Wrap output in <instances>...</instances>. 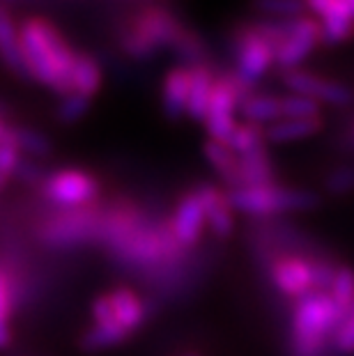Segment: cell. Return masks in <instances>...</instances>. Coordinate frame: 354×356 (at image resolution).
Returning a JSON list of instances; mask_svg holds the SVG:
<instances>
[{
  "label": "cell",
  "instance_id": "obj_1",
  "mask_svg": "<svg viewBox=\"0 0 354 356\" xmlns=\"http://www.w3.org/2000/svg\"><path fill=\"white\" fill-rule=\"evenodd\" d=\"M21 58L30 79L44 83L58 95L72 92V67L77 53L63 40V35L44 19H28L19 28Z\"/></svg>",
  "mask_w": 354,
  "mask_h": 356
},
{
  "label": "cell",
  "instance_id": "obj_2",
  "mask_svg": "<svg viewBox=\"0 0 354 356\" xmlns=\"http://www.w3.org/2000/svg\"><path fill=\"white\" fill-rule=\"evenodd\" d=\"M343 315L327 292H311L297 299L290 322V356H327Z\"/></svg>",
  "mask_w": 354,
  "mask_h": 356
},
{
  "label": "cell",
  "instance_id": "obj_3",
  "mask_svg": "<svg viewBox=\"0 0 354 356\" xmlns=\"http://www.w3.org/2000/svg\"><path fill=\"white\" fill-rule=\"evenodd\" d=\"M232 211L253 216V218H272L283 214H299L318 207V195L306 188H292L281 184H262V186H239L228 191Z\"/></svg>",
  "mask_w": 354,
  "mask_h": 356
},
{
  "label": "cell",
  "instance_id": "obj_4",
  "mask_svg": "<svg viewBox=\"0 0 354 356\" xmlns=\"http://www.w3.org/2000/svg\"><path fill=\"white\" fill-rule=\"evenodd\" d=\"M90 313H92L95 324H113L131 336L145 324L150 317V306L129 287H118V290L97 297Z\"/></svg>",
  "mask_w": 354,
  "mask_h": 356
},
{
  "label": "cell",
  "instance_id": "obj_5",
  "mask_svg": "<svg viewBox=\"0 0 354 356\" xmlns=\"http://www.w3.org/2000/svg\"><path fill=\"white\" fill-rule=\"evenodd\" d=\"M99 218L88 209H74L49 218L40 228V239L51 248H70L99 237Z\"/></svg>",
  "mask_w": 354,
  "mask_h": 356
},
{
  "label": "cell",
  "instance_id": "obj_6",
  "mask_svg": "<svg viewBox=\"0 0 354 356\" xmlns=\"http://www.w3.org/2000/svg\"><path fill=\"white\" fill-rule=\"evenodd\" d=\"M311 257L304 253H274L267 262V274L269 280L283 297L288 299H301L306 294L315 292L313 285V269H311Z\"/></svg>",
  "mask_w": 354,
  "mask_h": 356
},
{
  "label": "cell",
  "instance_id": "obj_7",
  "mask_svg": "<svg viewBox=\"0 0 354 356\" xmlns=\"http://www.w3.org/2000/svg\"><path fill=\"white\" fill-rule=\"evenodd\" d=\"M42 193L58 207L81 209L97 198L99 181L83 170H58L42 181Z\"/></svg>",
  "mask_w": 354,
  "mask_h": 356
},
{
  "label": "cell",
  "instance_id": "obj_8",
  "mask_svg": "<svg viewBox=\"0 0 354 356\" xmlns=\"http://www.w3.org/2000/svg\"><path fill=\"white\" fill-rule=\"evenodd\" d=\"M235 108H237V97H235V90H232V83L230 81H214L205 120H202L207 127L209 140L228 145L232 134H235V129H237Z\"/></svg>",
  "mask_w": 354,
  "mask_h": 356
},
{
  "label": "cell",
  "instance_id": "obj_9",
  "mask_svg": "<svg viewBox=\"0 0 354 356\" xmlns=\"http://www.w3.org/2000/svg\"><path fill=\"white\" fill-rule=\"evenodd\" d=\"M283 86L288 88L292 95L308 97V99H313L318 104L348 106L352 102L350 88H345L343 83L315 76V74L304 72V70H285Z\"/></svg>",
  "mask_w": 354,
  "mask_h": 356
},
{
  "label": "cell",
  "instance_id": "obj_10",
  "mask_svg": "<svg viewBox=\"0 0 354 356\" xmlns=\"http://www.w3.org/2000/svg\"><path fill=\"white\" fill-rule=\"evenodd\" d=\"M168 223H170L172 237L177 239V244L182 246L184 251L200 244L202 232H205V214H202L200 200H198V195H195V191L184 193L182 198H179Z\"/></svg>",
  "mask_w": 354,
  "mask_h": 356
},
{
  "label": "cell",
  "instance_id": "obj_11",
  "mask_svg": "<svg viewBox=\"0 0 354 356\" xmlns=\"http://www.w3.org/2000/svg\"><path fill=\"white\" fill-rule=\"evenodd\" d=\"M195 195L205 214V225L212 230V234H216L218 239L230 237L235 230V211L230 207L228 193H223L214 184H200L195 188Z\"/></svg>",
  "mask_w": 354,
  "mask_h": 356
},
{
  "label": "cell",
  "instance_id": "obj_12",
  "mask_svg": "<svg viewBox=\"0 0 354 356\" xmlns=\"http://www.w3.org/2000/svg\"><path fill=\"white\" fill-rule=\"evenodd\" d=\"M318 40H320V26L315 24V19L299 17L295 21V33L276 49V63L283 70H295L299 63H304L308 58V53L313 51Z\"/></svg>",
  "mask_w": 354,
  "mask_h": 356
},
{
  "label": "cell",
  "instance_id": "obj_13",
  "mask_svg": "<svg viewBox=\"0 0 354 356\" xmlns=\"http://www.w3.org/2000/svg\"><path fill=\"white\" fill-rule=\"evenodd\" d=\"M276 58V49L267 40H262L260 35L246 37L242 44V53H239V79L246 86H253L255 81L262 79Z\"/></svg>",
  "mask_w": 354,
  "mask_h": 356
},
{
  "label": "cell",
  "instance_id": "obj_14",
  "mask_svg": "<svg viewBox=\"0 0 354 356\" xmlns=\"http://www.w3.org/2000/svg\"><path fill=\"white\" fill-rule=\"evenodd\" d=\"M0 60L7 65V70L28 76L26 67H24V58H21L19 28L14 24L12 14L5 5H0Z\"/></svg>",
  "mask_w": 354,
  "mask_h": 356
},
{
  "label": "cell",
  "instance_id": "obj_15",
  "mask_svg": "<svg viewBox=\"0 0 354 356\" xmlns=\"http://www.w3.org/2000/svg\"><path fill=\"white\" fill-rule=\"evenodd\" d=\"M322 129V120L313 118V120H288L281 118L276 122L265 127V140L274 143V145H283V143H295V140H304L311 138Z\"/></svg>",
  "mask_w": 354,
  "mask_h": 356
},
{
  "label": "cell",
  "instance_id": "obj_16",
  "mask_svg": "<svg viewBox=\"0 0 354 356\" xmlns=\"http://www.w3.org/2000/svg\"><path fill=\"white\" fill-rule=\"evenodd\" d=\"M202 152H205L209 165L216 170V175L230 186V191H232V188L242 186L239 156L232 152L228 145H221V143H216V140H207L205 145H202Z\"/></svg>",
  "mask_w": 354,
  "mask_h": 356
},
{
  "label": "cell",
  "instance_id": "obj_17",
  "mask_svg": "<svg viewBox=\"0 0 354 356\" xmlns=\"http://www.w3.org/2000/svg\"><path fill=\"white\" fill-rule=\"evenodd\" d=\"M186 99H189V72H170L163 81V115L177 122L186 115Z\"/></svg>",
  "mask_w": 354,
  "mask_h": 356
},
{
  "label": "cell",
  "instance_id": "obj_18",
  "mask_svg": "<svg viewBox=\"0 0 354 356\" xmlns=\"http://www.w3.org/2000/svg\"><path fill=\"white\" fill-rule=\"evenodd\" d=\"M214 81L209 79L207 70L195 67L193 72H189V99H186V115L195 122H202L207 113L209 95H212Z\"/></svg>",
  "mask_w": 354,
  "mask_h": 356
},
{
  "label": "cell",
  "instance_id": "obj_19",
  "mask_svg": "<svg viewBox=\"0 0 354 356\" xmlns=\"http://www.w3.org/2000/svg\"><path fill=\"white\" fill-rule=\"evenodd\" d=\"M239 172H242V186H262L274 181V165L265 149L239 156Z\"/></svg>",
  "mask_w": 354,
  "mask_h": 356
},
{
  "label": "cell",
  "instance_id": "obj_20",
  "mask_svg": "<svg viewBox=\"0 0 354 356\" xmlns=\"http://www.w3.org/2000/svg\"><path fill=\"white\" fill-rule=\"evenodd\" d=\"M102 88V70L90 56H77L72 67V92H79L88 99L99 92Z\"/></svg>",
  "mask_w": 354,
  "mask_h": 356
},
{
  "label": "cell",
  "instance_id": "obj_21",
  "mask_svg": "<svg viewBox=\"0 0 354 356\" xmlns=\"http://www.w3.org/2000/svg\"><path fill=\"white\" fill-rule=\"evenodd\" d=\"M239 108H242V115L248 124L262 127L281 120V99L272 95H251Z\"/></svg>",
  "mask_w": 354,
  "mask_h": 356
},
{
  "label": "cell",
  "instance_id": "obj_22",
  "mask_svg": "<svg viewBox=\"0 0 354 356\" xmlns=\"http://www.w3.org/2000/svg\"><path fill=\"white\" fill-rule=\"evenodd\" d=\"M12 131V140L17 143L19 152L28 156V159H49L54 154V143L47 134L42 131H35V129H28V127H10Z\"/></svg>",
  "mask_w": 354,
  "mask_h": 356
},
{
  "label": "cell",
  "instance_id": "obj_23",
  "mask_svg": "<svg viewBox=\"0 0 354 356\" xmlns=\"http://www.w3.org/2000/svg\"><path fill=\"white\" fill-rule=\"evenodd\" d=\"M127 338H129V333L113 327V324H92V327L81 336V350L104 352V350H111V347H118L120 343H124Z\"/></svg>",
  "mask_w": 354,
  "mask_h": 356
},
{
  "label": "cell",
  "instance_id": "obj_24",
  "mask_svg": "<svg viewBox=\"0 0 354 356\" xmlns=\"http://www.w3.org/2000/svg\"><path fill=\"white\" fill-rule=\"evenodd\" d=\"M265 127H258V124H237L235 134L228 143V147L235 152L237 156H244V154H251V152H258V149H265Z\"/></svg>",
  "mask_w": 354,
  "mask_h": 356
},
{
  "label": "cell",
  "instance_id": "obj_25",
  "mask_svg": "<svg viewBox=\"0 0 354 356\" xmlns=\"http://www.w3.org/2000/svg\"><path fill=\"white\" fill-rule=\"evenodd\" d=\"M327 294L336 304V308L345 313L354 301V269L345 267V264H338L336 276H334V280H331Z\"/></svg>",
  "mask_w": 354,
  "mask_h": 356
},
{
  "label": "cell",
  "instance_id": "obj_26",
  "mask_svg": "<svg viewBox=\"0 0 354 356\" xmlns=\"http://www.w3.org/2000/svg\"><path fill=\"white\" fill-rule=\"evenodd\" d=\"M281 118L288 120H313L320 118V104L308 97L288 95L281 99Z\"/></svg>",
  "mask_w": 354,
  "mask_h": 356
},
{
  "label": "cell",
  "instance_id": "obj_27",
  "mask_svg": "<svg viewBox=\"0 0 354 356\" xmlns=\"http://www.w3.org/2000/svg\"><path fill=\"white\" fill-rule=\"evenodd\" d=\"M19 159H21V152H19L17 143L12 140L10 127H7L3 138H0V191H3V188L7 186V181L12 179Z\"/></svg>",
  "mask_w": 354,
  "mask_h": 356
},
{
  "label": "cell",
  "instance_id": "obj_28",
  "mask_svg": "<svg viewBox=\"0 0 354 356\" xmlns=\"http://www.w3.org/2000/svg\"><path fill=\"white\" fill-rule=\"evenodd\" d=\"M10 315H12V285L7 274L0 269V350L10 347L12 343Z\"/></svg>",
  "mask_w": 354,
  "mask_h": 356
},
{
  "label": "cell",
  "instance_id": "obj_29",
  "mask_svg": "<svg viewBox=\"0 0 354 356\" xmlns=\"http://www.w3.org/2000/svg\"><path fill=\"white\" fill-rule=\"evenodd\" d=\"M331 350L338 356H354V301L352 306L345 310L341 324L331 338Z\"/></svg>",
  "mask_w": 354,
  "mask_h": 356
},
{
  "label": "cell",
  "instance_id": "obj_30",
  "mask_svg": "<svg viewBox=\"0 0 354 356\" xmlns=\"http://www.w3.org/2000/svg\"><path fill=\"white\" fill-rule=\"evenodd\" d=\"M253 7L262 14L281 19H299L306 12L304 0H253Z\"/></svg>",
  "mask_w": 354,
  "mask_h": 356
},
{
  "label": "cell",
  "instance_id": "obj_31",
  "mask_svg": "<svg viewBox=\"0 0 354 356\" xmlns=\"http://www.w3.org/2000/svg\"><path fill=\"white\" fill-rule=\"evenodd\" d=\"M90 111V99L79 92H70L63 97V104L58 106L56 111V120L60 124H74L79 122L81 118H86Z\"/></svg>",
  "mask_w": 354,
  "mask_h": 356
},
{
  "label": "cell",
  "instance_id": "obj_32",
  "mask_svg": "<svg viewBox=\"0 0 354 356\" xmlns=\"http://www.w3.org/2000/svg\"><path fill=\"white\" fill-rule=\"evenodd\" d=\"M354 33V19L352 17H325L322 19L320 37L327 44H338L348 40Z\"/></svg>",
  "mask_w": 354,
  "mask_h": 356
},
{
  "label": "cell",
  "instance_id": "obj_33",
  "mask_svg": "<svg viewBox=\"0 0 354 356\" xmlns=\"http://www.w3.org/2000/svg\"><path fill=\"white\" fill-rule=\"evenodd\" d=\"M325 186L329 193L334 195H348L354 191V168L350 165H338L327 175Z\"/></svg>",
  "mask_w": 354,
  "mask_h": 356
},
{
  "label": "cell",
  "instance_id": "obj_34",
  "mask_svg": "<svg viewBox=\"0 0 354 356\" xmlns=\"http://www.w3.org/2000/svg\"><path fill=\"white\" fill-rule=\"evenodd\" d=\"M12 177H17L19 181H24V184H30V186H40L42 181L47 179V172H44L42 163L37 161V159L21 156Z\"/></svg>",
  "mask_w": 354,
  "mask_h": 356
},
{
  "label": "cell",
  "instance_id": "obj_35",
  "mask_svg": "<svg viewBox=\"0 0 354 356\" xmlns=\"http://www.w3.org/2000/svg\"><path fill=\"white\" fill-rule=\"evenodd\" d=\"M306 10H313L315 14L325 17H352L350 7L345 5V0H304Z\"/></svg>",
  "mask_w": 354,
  "mask_h": 356
},
{
  "label": "cell",
  "instance_id": "obj_36",
  "mask_svg": "<svg viewBox=\"0 0 354 356\" xmlns=\"http://www.w3.org/2000/svg\"><path fill=\"white\" fill-rule=\"evenodd\" d=\"M127 51L131 53V56H136V58H150V56H154V47L150 44L145 37L143 35H131L129 40H127Z\"/></svg>",
  "mask_w": 354,
  "mask_h": 356
},
{
  "label": "cell",
  "instance_id": "obj_37",
  "mask_svg": "<svg viewBox=\"0 0 354 356\" xmlns=\"http://www.w3.org/2000/svg\"><path fill=\"white\" fill-rule=\"evenodd\" d=\"M7 115H10V106H7V104H5L3 99H0V118L5 120Z\"/></svg>",
  "mask_w": 354,
  "mask_h": 356
},
{
  "label": "cell",
  "instance_id": "obj_38",
  "mask_svg": "<svg viewBox=\"0 0 354 356\" xmlns=\"http://www.w3.org/2000/svg\"><path fill=\"white\" fill-rule=\"evenodd\" d=\"M5 129H7V122H5V120H3V118H0V138H3Z\"/></svg>",
  "mask_w": 354,
  "mask_h": 356
},
{
  "label": "cell",
  "instance_id": "obj_39",
  "mask_svg": "<svg viewBox=\"0 0 354 356\" xmlns=\"http://www.w3.org/2000/svg\"><path fill=\"white\" fill-rule=\"evenodd\" d=\"M345 5L350 7V14H352V19H354V0H345Z\"/></svg>",
  "mask_w": 354,
  "mask_h": 356
},
{
  "label": "cell",
  "instance_id": "obj_40",
  "mask_svg": "<svg viewBox=\"0 0 354 356\" xmlns=\"http://www.w3.org/2000/svg\"><path fill=\"white\" fill-rule=\"evenodd\" d=\"M179 356H202V354H198V352H184V354H179Z\"/></svg>",
  "mask_w": 354,
  "mask_h": 356
}]
</instances>
